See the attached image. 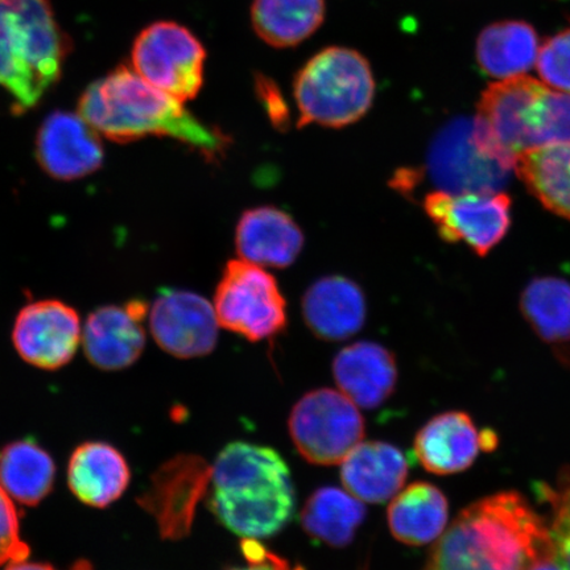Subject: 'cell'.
<instances>
[{"label": "cell", "mask_w": 570, "mask_h": 570, "mask_svg": "<svg viewBox=\"0 0 570 570\" xmlns=\"http://www.w3.org/2000/svg\"><path fill=\"white\" fill-rule=\"evenodd\" d=\"M552 550L550 525L517 491L463 509L441 534L424 570H527Z\"/></svg>", "instance_id": "obj_1"}, {"label": "cell", "mask_w": 570, "mask_h": 570, "mask_svg": "<svg viewBox=\"0 0 570 570\" xmlns=\"http://www.w3.org/2000/svg\"><path fill=\"white\" fill-rule=\"evenodd\" d=\"M78 110L98 134L114 141L128 142L151 135L169 137L212 161L226 151L227 138L223 134L199 122L181 101L126 66L89 85Z\"/></svg>", "instance_id": "obj_2"}, {"label": "cell", "mask_w": 570, "mask_h": 570, "mask_svg": "<svg viewBox=\"0 0 570 570\" xmlns=\"http://www.w3.org/2000/svg\"><path fill=\"white\" fill-rule=\"evenodd\" d=\"M208 504L219 523L238 537H274L296 508L287 462L273 448L245 441L227 444L212 468Z\"/></svg>", "instance_id": "obj_3"}, {"label": "cell", "mask_w": 570, "mask_h": 570, "mask_svg": "<svg viewBox=\"0 0 570 570\" xmlns=\"http://www.w3.org/2000/svg\"><path fill=\"white\" fill-rule=\"evenodd\" d=\"M69 48L49 0H0V88L13 110L32 109L60 80Z\"/></svg>", "instance_id": "obj_4"}, {"label": "cell", "mask_w": 570, "mask_h": 570, "mask_svg": "<svg viewBox=\"0 0 570 570\" xmlns=\"http://www.w3.org/2000/svg\"><path fill=\"white\" fill-rule=\"evenodd\" d=\"M298 126L341 128L365 117L375 80L365 56L346 47L323 49L298 70L294 83Z\"/></svg>", "instance_id": "obj_5"}, {"label": "cell", "mask_w": 570, "mask_h": 570, "mask_svg": "<svg viewBox=\"0 0 570 570\" xmlns=\"http://www.w3.org/2000/svg\"><path fill=\"white\" fill-rule=\"evenodd\" d=\"M218 324L249 341L273 338L287 326V304L273 275L254 263H227L214 296Z\"/></svg>", "instance_id": "obj_6"}, {"label": "cell", "mask_w": 570, "mask_h": 570, "mask_svg": "<svg viewBox=\"0 0 570 570\" xmlns=\"http://www.w3.org/2000/svg\"><path fill=\"white\" fill-rule=\"evenodd\" d=\"M288 428L303 458L315 465L342 463L365 438V420L342 392H308L292 409Z\"/></svg>", "instance_id": "obj_7"}, {"label": "cell", "mask_w": 570, "mask_h": 570, "mask_svg": "<svg viewBox=\"0 0 570 570\" xmlns=\"http://www.w3.org/2000/svg\"><path fill=\"white\" fill-rule=\"evenodd\" d=\"M544 89L543 83L525 76L490 85L474 119L480 151L505 169L515 168L520 156L532 149L530 111Z\"/></svg>", "instance_id": "obj_8"}, {"label": "cell", "mask_w": 570, "mask_h": 570, "mask_svg": "<svg viewBox=\"0 0 570 570\" xmlns=\"http://www.w3.org/2000/svg\"><path fill=\"white\" fill-rule=\"evenodd\" d=\"M131 59L141 78L178 101L196 98L203 88V42L175 21H158L145 28L134 42Z\"/></svg>", "instance_id": "obj_9"}, {"label": "cell", "mask_w": 570, "mask_h": 570, "mask_svg": "<svg viewBox=\"0 0 570 570\" xmlns=\"http://www.w3.org/2000/svg\"><path fill=\"white\" fill-rule=\"evenodd\" d=\"M425 170L432 184L446 194H497L509 184L510 170L480 151L474 120L453 119L434 137Z\"/></svg>", "instance_id": "obj_10"}, {"label": "cell", "mask_w": 570, "mask_h": 570, "mask_svg": "<svg viewBox=\"0 0 570 570\" xmlns=\"http://www.w3.org/2000/svg\"><path fill=\"white\" fill-rule=\"evenodd\" d=\"M424 209L449 244H466L487 256L501 244L511 226V198L504 194L426 195Z\"/></svg>", "instance_id": "obj_11"}, {"label": "cell", "mask_w": 570, "mask_h": 570, "mask_svg": "<svg viewBox=\"0 0 570 570\" xmlns=\"http://www.w3.org/2000/svg\"><path fill=\"white\" fill-rule=\"evenodd\" d=\"M210 482L208 462L196 454H178L156 470L138 503L155 518L163 539L181 540L190 533Z\"/></svg>", "instance_id": "obj_12"}, {"label": "cell", "mask_w": 570, "mask_h": 570, "mask_svg": "<svg viewBox=\"0 0 570 570\" xmlns=\"http://www.w3.org/2000/svg\"><path fill=\"white\" fill-rule=\"evenodd\" d=\"M218 325L214 305L189 291H164L149 312L156 344L181 360L210 354L217 345Z\"/></svg>", "instance_id": "obj_13"}, {"label": "cell", "mask_w": 570, "mask_h": 570, "mask_svg": "<svg viewBox=\"0 0 570 570\" xmlns=\"http://www.w3.org/2000/svg\"><path fill=\"white\" fill-rule=\"evenodd\" d=\"M12 341L21 358L31 365L60 368L73 358L80 345V316L59 301L28 304L19 312Z\"/></svg>", "instance_id": "obj_14"}, {"label": "cell", "mask_w": 570, "mask_h": 570, "mask_svg": "<svg viewBox=\"0 0 570 570\" xmlns=\"http://www.w3.org/2000/svg\"><path fill=\"white\" fill-rule=\"evenodd\" d=\"M497 445L495 432L476 430L466 412L449 411L417 432L413 451L426 472L452 475L472 468L481 452L494 451Z\"/></svg>", "instance_id": "obj_15"}, {"label": "cell", "mask_w": 570, "mask_h": 570, "mask_svg": "<svg viewBox=\"0 0 570 570\" xmlns=\"http://www.w3.org/2000/svg\"><path fill=\"white\" fill-rule=\"evenodd\" d=\"M35 146L42 170L61 181L95 174L105 158L99 134L82 117L68 111H55L46 118Z\"/></svg>", "instance_id": "obj_16"}, {"label": "cell", "mask_w": 570, "mask_h": 570, "mask_svg": "<svg viewBox=\"0 0 570 570\" xmlns=\"http://www.w3.org/2000/svg\"><path fill=\"white\" fill-rule=\"evenodd\" d=\"M147 313V303L139 298L92 312L85 324L82 338L85 354L92 365L116 372L137 362L146 346L142 320Z\"/></svg>", "instance_id": "obj_17"}, {"label": "cell", "mask_w": 570, "mask_h": 570, "mask_svg": "<svg viewBox=\"0 0 570 570\" xmlns=\"http://www.w3.org/2000/svg\"><path fill=\"white\" fill-rule=\"evenodd\" d=\"M333 375L342 394L360 407L373 410L394 394L397 366L386 347L361 341L342 348L333 362Z\"/></svg>", "instance_id": "obj_18"}, {"label": "cell", "mask_w": 570, "mask_h": 570, "mask_svg": "<svg viewBox=\"0 0 570 570\" xmlns=\"http://www.w3.org/2000/svg\"><path fill=\"white\" fill-rule=\"evenodd\" d=\"M235 245L240 259L263 268H285L301 255L304 234L289 214L274 206H259L242 214Z\"/></svg>", "instance_id": "obj_19"}, {"label": "cell", "mask_w": 570, "mask_h": 570, "mask_svg": "<svg viewBox=\"0 0 570 570\" xmlns=\"http://www.w3.org/2000/svg\"><path fill=\"white\" fill-rule=\"evenodd\" d=\"M303 315L318 338L344 341L355 336L365 325V295L358 284L344 276H326L306 291Z\"/></svg>", "instance_id": "obj_20"}, {"label": "cell", "mask_w": 570, "mask_h": 570, "mask_svg": "<svg viewBox=\"0 0 570 570\" xmlns=\"http://www.w3.org/2000/svg\"><path fill=\"white\" fill-rule=\"evenodd\" d=\"M407 476L409 461L404 453L383 441L361 443L342 461V483L348 493L366 503H383L394 498Z\"/></svg>", "instance_id": "obj_21"}, {"label": "cell", "mask_w": 570, "mask_h": 570, "mask_svg": "<svg viewBox=\"0 0 570 570\" xmlns=\"http://www.w3.org/2000/svg\"><path fill=\"white\" fill-rule=\"evenodd\" d=\"M131 473L122 454L105 443H87L71 454L69 488L83 503L106 508L122 497Z\"/></svg>", "instance_id": "obj_22"}, {"label": "cell", "mask_w": 570, "mask_h": 570, "mask_svg": "<svg viewBox=\"0 0 570 570\" xmlns=\"http://www.w3.org/2000/svg\"><path fill=\"white\" fill-rule=\"evenodd\" d=\"M449 519L445 494L430 482H415L397 493L387 520L392 537L403 544L422 547L444 533Z\"/></svg>", "instance_id": "obj_23"}, {"label": "cell", "mask_w": 570, "mask_h": 570, "mask_svg": "<svg viewBox=\"0 0 570 570\" xmlns=\"http://www.w3.org/2000/svg\"><path fill=\"white\" fill-rule=\"evenodd\" d=\"M537 32L524 21L491 24L476 41V60L484 73L508 80L523 76L537 62Z\"/></svg>", "instance_id": "obj_24"}, {"label": "cell", "mask_w": 570, "mask_h": 570, "mask_svg": "<svg viewBox=\"0 0 570 570\" xmlns=\"http://www.w3.org/2000/svg\"><path fill=\"white\" fill-rule=\"evenodd\" d=\"M325 13V0H254L252 21L268 46L291 48L309 39L324 23Z\"/></svg>", "instance_id": "obj_25"}, {"label": "cell", "mask_w": 570, "mask_h": 570, "mask_svg": "<svg viewBox=\"0 0 570 570\" xmlns=\"http://www.w3.org/2000/svg\"><path fill=\"white\" fill-rule=\"evenodd\" d=\"M366 518L365 505L337 488H321L306 501L302 524L312 539L333 548L352 543Z\"/></svg>", "instance_id": "obj_26"}, {"label": "cell", "mask_w": 570, "mask_h": 570, "mask_svg": "<svg viewBox=\"0 0 570 570\" xmlns=\"http://www.w3.org/2000/svg\"><path fill=\"white\" fill-rule=\"evenodd\" d=\"M55 462L32 440L16 441L0 452V487L26 505H36L53 488Z\"/></svg>", "instance_id": "obj_27"}, {"label": "cell", "mask_w": 570, "mask_h": 570, "mask_svg": "<svg viewBox=\"0 0 570 570\" xmlns=\"http://www.w3.org/2000/svg\"><path fill=\"white\" fill-rule=\"evenodd\" d=\"M515 168L546 209L570 219V145L531 149L520 156Z\"/></svg>", "instance_id": "obj_28"}, {"label": "cell", "mask_w": 570, "mask_h": 570, "mask_svg": "<svg viewBox=\"0 0 570 570\" xmlns=\"http://www.w3.org/2000/svg\"><path fill=\"white\" fill-rule=\"evenodd\" d=\"M520 311L547 344H569V282L554 276L534 277L520 296Z\"/></svg>", "instance_id": "obj_29"}, {"label": "cell", "mask_w": 570, "mask_h": 570, "mask_svg": "<svg viewBox=\"0 0 570 570\" xmlns=\"http://www.w3.org/2000/svg\"><path fill=\"white\" fill-rule=\"evenodd\" d=\"M532 149L570 145V95L541 92L530 111Z\"/></svg>", "instance_id": "obj_30"}, {"label": "cell", "mask_w": 570, "mask_h": 570, "mask_svg": "<svg viewBox=\"0 0 570 570\" xmlns=\"http://www.w3.org/2000/svg\"><path fill=\"white\" fill-rule=\"evenodd\" d=\"M537 63L541 80L570 92V26L544 42Z\"/></svg>", "instance_id": "obj_31"}, {"label": "cell", "mask_w": 570, "mask_h": 570, "mask_svg": "<svg viewBox=\"0 0 570 570\" xmlns=\"http://www.w3.org/2000/svg\"><path fill=\"white\" fill-rule=\"evenodd\" d=\"M28 554H30V548L20 538L16 504L0 487V567L24 561Z\"/></svg>", "instance_id": "obj_32"}, {"label": "cell", "mask_w": 570, "mask_h": 570, "mask_svg": "<svg viewBox=\"0 0 570 570\" xmlns=\"http://www.w3.org/2000/svg\"><path fill=\"white\" fill-rule=\"evenodd\" d=\"M540 495L551 505V533L570 532V465L560 470L553 484L540 487Z\"/></svg>", "instance_id": "obj_33"}, {"label": "cell", "mask_w": 570, "mask_h": 570, "mask_svg": "<svg viewBox=\"0 0 570 570\" xmlns=\"http://www.w3.org/2000/svg\"><path fill=\"white\" fill-rule=\"evenodd\" d=\"M256 91L274 124L284 125L285 119H288L287 105L276 85L266 76H256Z\"/></svg>", "instance_id": "obj_34"}, {"label": "cell", "mask_w": 570, "mask_h": 570, "mask_svg": "<svg viewBox=\"0 0 570 570\" xmlns=\"http://www.w3.org/2000/svg\"><path fill=\"white\" fill-rule=\"evenodd\" d=\"M242 550L252 566L232 570H289L284 561L276 560L274 554L268 553L254 539H246L242 543Z\"/></svg>", "instance_id": "obj_35"}, {"label": "cell", "mask_w": 570, "mask_h": 570, "mask_svg": "<svg viewBox=\"0 0 570 570\" xmlns=\"http://www.w3.org/2000/svg\"><path fill=\"white\" fill-rule=\"evenodd\" d=\"M553 554L562 570H570V532L551 533Z\"/></svg>", "instance_id": "obj_36"}, {"label": "cell", "mask_w": 570, "mask_h": 570, "mask_svg": "<svg viewBox=\"0 0 570 570\" xmlns=\"http://www.w3.org/2000/svg\"><path fill=\"white\" fill-rule=\"evenodd\" d=\"M527 570H562V568L559 566V562L556 561L554 559L552 547V550L547 551L543 554H540L537 560H533L531 562V566L527 568Z\"/></svg>", "instance_id": "obj_37"}, {"label": "cell", "mask_w": 570, "mask_h": 570, "mask_svg": "<svg viewBox=\"0 0 570 570\" xmlns=\"http://www.w3.org/2000/svg\"><path fill=\"white\" fill-rule=\"evenodd\" d=\"M4 570H56L53 567L48 564H40V562H27L18 561L10 564Z\"/></svg>", "instance_id": "obj_38"}, {"label": "cell", "mask_w": 570, "mask_h": 570, "mask_svg": "<svg viewBox=\"0 0 570 570\" xmlns=\"http://www.w3.org/2000/svg\"><path fill=\"white\" fill-rule=\"evenodd\" d=\"M70 570H95L88 560H78Z\"/></svg>", "instance_id": "obj_39"}]
</instances>
